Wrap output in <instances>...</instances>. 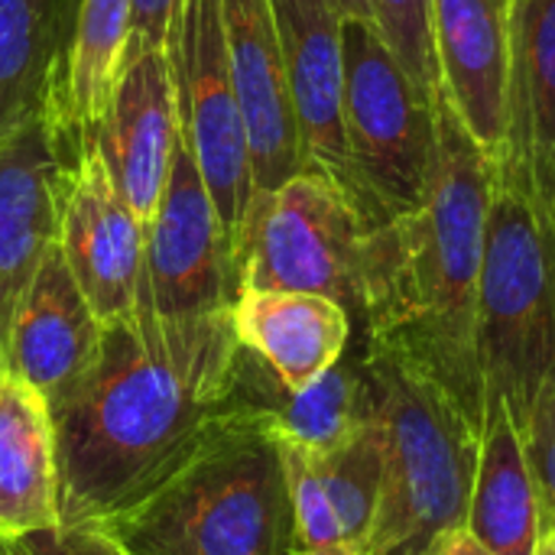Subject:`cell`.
<instances>
[{
    "instance_id": "23",
    "label": "cell",
    "mask_w": 555,
    "mask_h": 555,
    "mask_svg": "<svg viewBox=\"0 0 555 555\" xmlns=\"http://www.w3.org/2000/svg\"><path fill=\"white\" fill-rule=\"evenodd\" d=\"M309 452L315 459V472H319L325 501L332 507V517L338 524L341 543L364 553L374 511H377L380 475H384V446H380L374 410H371V420L361 423L345 442L322 449V452L315 449Z\"/></svg>"
},
{
    "instance_id": "11",
    "label": "cell",
    "mask_w": 555,
    "mask_h": 555,
    "mask_svg": "<svg viewBox=\"0 0 555 555\" xmlns=\"http://www.w3.org/2000/svg\"><path fill=\"white\" fill-rule=\"evenodd\" d=\"M442 98L491 156L511 133L514 0H429Z\"/></svg>"
},
{
    "instance_id": "7",
    "label": "cell",
    "mask_w": 555,
    "mask_h": 555,
    "mask_svg": "<svg viewBox=\"0 0 555 555\" xmlns=\"http://www.w3.org/2000/svg\"><path fill=\"white\" fill-rule=\"evenodd\" d=\"M364 237L351 192L319 169H299L273 192L254 195L234 244L237 286L319 293L358 319Z\"/></svg>"
},
{
    "instance_id": "25",
    "label": "cell",
    "mask_w": 555,
    "mask_h": 555,
    "mask_svg": "<svg viewBox=\"0 0 555 555\" xmlns=\"http://www.w3.org/2000/svg\"><path fill=\"white\" fill-rule=\"evenodd\" d=\"M527 462L533 472L537 498H540V520L543 533L555 530V390L540 400L527 429H524Z\"/></svg>"
},
{
    "instance_id": "26",
    "label": "cell",
    "mask_w": 555,
    "mask_h": 555,
    "mask_svg": "<svg viewBox=\"0 0 555 555\" xmlns=\"http://www.w3.org/2000/svg\"><path fill=\"white\" fill-rule=\"evenodd\" d=\"M20 543L29 555H117L114 546L91 527H55L29 533Z\"/></svg>"
},
{
    "instance_id": "2",
    "label": "cell",
    "mask_w": 555,
    "mask_h": 555,
    "mask_svg": "<svg viewBox=\"0 0 555 555\" xmlns=\"http://www.w3.org/2000/svg\"><path fill=\"white\" fill-rule=\"evenodd\" d=\"M439 146L416 211L364 237L361 309L371 351L436 387L481 436L488 397L478 358V280L485 257L491 153L439 98Z\"/></svg>"
},
{
    "instance_id": "19",
    "label": "cell",
    "mask_w": 555,
    "mask_h": 555,
    "mask_svg": "<svg viewBox=\"0 0 555 555\" xmlns=\"http://www.w3.org/2000/svg\"><path fill=\"white\" fill-rule=\"evenodd\" d=\"M59 520V449L46 397L0 367V540L13 543Z\"/></svg>"
},
{
    "instance_id": "5",
    "label": "cell",
    "mask_w": 555,
    "mask_h": 555,
    "mask_svg": "<svg viewBox=\"0 0 555 555\" xmlns=\"http://www.w3.org/2000/svg\"><path fill=\"white\" fill-rule=\"evenodd\" d=\"M384 446L374 524L361 555H423L465 527L481 436L400 361L361 351Z\"/></svg>"
},
{
    "instance_id": "15",
    "label": "cell",
    "mask_w": 555,
    "mask_h": 555,
    "mask_svg": "<svg viewBox=\"0 0 555 555\" xmlns=\"http://www.w3.org/2000/svg\"><path fill=\"white\" fill-rule=\"evenodd\" d=\"M231 78L247 127L254 195L273 192L302 169L299 130L270 0H221Z\"/></svg>"
},
{
    "instance_id": "1",
    "label": "cell",
    "mask_w": 555,
    "mask_h": 555,
    "mask_svg": "<svg viewBox=\"0 0 555 555\" xmlns=\"http://www.w3.org/2000/svg\"><path fill=\"white\" fill-rule=\"evenodd\" d=\"M241 354L231 315L166 322L143 299L133 315L104 325L94 364L49 410L62 527L120 511L244 410Z\"/></svg>"
},
{
    "instance_id": "27",
    "label": "cell",
    "mask_w": 555,
    "mask_h": 555,
    "mask_svg": "<svg viewBox=\"0 0 555 555\" xmlns=\"http://www.w3.org/2000/svg\"><path fill=\"white\" fill-rule=\"evenodd\" d=\"M176 7H179V0H133V26H130L127 59L140 55V52L166 49Z\"/></svg>"
},
{
    "instance_id": "9",
    "label": "cell",
    "mask_w": 555,
    "mask_h": 555,
    "mask_svg": "<svg viewBox=\"0 0 555 555\" xmlns=\"http://www.w3.org/2000/svg\"><path fill=\"white\" fill-rule=\"evenodd\" d=\"M237 289L231 237L185 137H179L166 195L146 228L143 299L166 322H202L231 315Z\"/></svg>"
},
{
    "instance_id": "31",
    "label": "cell",
    "mask_w": 555,
    "mask_h": 555,
    "mask_svg": "<svg viewBox=\"0 0 555 555\" xmlns=\"http://www.w3.org/2000/svg\"><path fill=\"white\" fill-rule=\"evenodd\" d=\"M533 555H555V530L540 533V540H537V546H533Z\"/></svg>"
},
{
    "instance_id": "8",
    "label": "cell",
    "mask_w": 555,
    "mask_h": 555,
    "mask_svg": "<svg viewBox=\"0 0 555 555\" xmlns=\"http://www.w3.org/2000/svg\"><path fill=\"white\" fill-rule=\"evenodd\" d=\"M166 52L182 137L234 247L254 202V172L247 127L228 62L221 0H179Z\"/></svg>"
},
{
    "instance_id": "32",
    "label": "cell",
    "mask_w": 555,
    "mask_h": 555,
    "mask_svg": "<svg viewBox=\"0 0 555 555\" xmlns=\"http://www.w3.org/2000/svg\"><path fill=\"white\" fill-rule=\"evenodd\" d=\"M3 543V540H0ZM3 555H29L20 543H3Z\"/></svg>"
},
{
    "instance_id": "29",
    "label": "cell",
    "mask_w": 555,
    "mask_h": 555,
    "mask_svg": "<svg viewBox=\"0 0 555 555\" xmlns=\"http://www.w3.org/2000/svg\"><path fill=\"white\" fill-rule=\"evenodd\" d=\"M338 7V13L345 20H371V10H367V0H332Z\"/></svg>"
},
{
    "instance_id": "28",
    "label": "cell",
    "mask_w": 555,
    "mask_h": 555,
    "mask_svg": "<svg viewBox=\"0 0 555 555\" xmlns=\"http://www.w3.org/2000/svg\"><path fill=\"white\" fill-rule=\"evenodd\" d=\"M423 555H491L481 543H475L465 530H452L442 540H436Z\"/></svg>"
},
{
    "instance_id": "30",
    "label": "cell",
    "mask_w": 555,
    "mask_h": 555,
    "mask_svg": "<svg viewBox=\"0 0 555 555\" xmlns=\"http://www.w3.org/2000/svg\"><path fill=\"white\" fill-rule=\"evenodd\" d=\"M289 555H361L354 546H319V550H296Z\"/></svg>"
},
{
    "instance_id": "10",
    "label": "cell",
    "mask_w": 555,
    "mask_h": 555,
    "mask_svg": "<svg viewBox=\"0 0 555 555\" xmlns=\"http://www.w3.org/2000/svg\"><path fill=\"white\" fill-rule=\"evenodd\" d=\"M55 244L94 315H133L146 289V231L120 195L101 143L78 146L59 176Z\"/></svg>"
},
{
    "instance_id": "20",
    "label": "cell",
    "mask_w": 555,
    "mask_h": 555,
    "mask_svg": "<svg viewBox=\"0 0 555 555\" xmlns=\"http://www.w3.org/2000/svg\"><path fill=\"white\" fill-rule=\"evenodd\" d=\"M462 530L491 555H533L543 533L527 446L501 406H488Z\"/></svg>"
},
{
    "instance_id": "17",
    "label": "cell",
    "mask_w": 555,
    "mask_h": 555,
    "mask_svg": "<svg viewBox=\"0 0 555 555\" xmlns=\"http://www.w3.org/2000/svg\"><path fill=\"white\" fill-rule=\"evenodd\" d=\"M130 26L133 0H78L42 111L62 159L101 137L111 94L127 62Z\"/></svg>"
},
{
    "instance_id": "18",
    "label": "cell",
    "mask_w": 555,
    "mask_h": 555,
    "mask_svg": "<svg viewBox=\"0 0 555 555\" xmlns=\"http://www.w3.org/2000/svg\"><path fill=\"white\" fill-rule=\"evenodd\" d=\"M241 348L257 354L286 390L299 393L332 371L351 341V312L319 293L241 289L231 309Z\"/></svg>"
},
{
    "instance_id": "22",
    "label": "cell",
    "mask_w": 555,
    "mask_h": 555,
    "mask_svg": "<svg viewBox=\"0 0 555 555\" xmlns=\"http://www.w3.org/2000/svg\"><path fill=\"white\" fill-rule=\"evenodd\" d=\"M78 0H0V137L46 111Z\"/></svg>"
},
{
    "instance_id": "33",
    "label": "cell",
    "mask_w": 555,
    "mask_h": 555,
    "mask_svg": "<svg viewBox=\"0 0 555 555\" xmlns=\"http://www.w3.org/2000/svg\"><path fill=\"white\" fill-rule=\"evenodd\" d=\"M0 555H3V543H0Z\"/></svg>"
},
{
    "instance_id": "21",
    "label": "cell",
    "mask_w": 555,
    "mask_h": 555,
    "mask_svg": "<svg viewBox=\"0 0 555 555\" xmlns=\"http://www.w3.org/2000/svg\"><path fill=\"white\" fill-rule=\"evenodd\" d=\"M555 208V0H514L511 133Z\"/></svg>"
},
{
    "instance_id": "14",
    "label": "cell",
    "mask_w": 555,
    "mask_h": 555,
    "mask_svg": "<svg viewBox=\"0 0 555 555\" xmlns=\"http://www.w3.org/2000/svg\"><path fill=\"white\" fill-rule=\"evenodd\" d=\"M179 137L182 127L169 52L153 49L130 55L111 94L98 143L143 231L153 224L166 195Z\"/></svg>"
},
{
    "instance_id": "3",
    "label": "cell",
    "mask_w": 555,
    "mask_h": 555,
    "mask_svg": "<svg viewBox=\"0 0 555 555\" xmlns=\"http://www.w3.org/2000/svg\"><path fill=\"white\" fill-rule=\"evenodd\" d=\"M117 555H289L299 550L280 436L237 410L172 472L88 524Z\"/></svg>"
},
{
    "instance_id": "13",
    "label": "cell",
    "mask_w": 555,
    "mask_h": 555,
    "mask_svg": "<svg viewBox=\"0 0 555 555\" xmlns=\"http://www.w3.org/2000/svg\"><path fill=\"white\" fill-rule=\"evenodd\" d=\"M104 338V322L78 289L59 244H52L7 328L0 367L36 387L49 410L85 377Z\"/></svg>"
},
{
    "instance_id": "16",
    "label": "cell",
    "mask_w": 555,
    "mask_h": 555,
    "mask_svg": "<svg viewBox=\"0 0 555 555\" xmlns=\"http://www.w3.org/2000/svg\"><path fill=\"white\" fill-rule=\"evenodd\" d=\"M62 166L42 114L0 137V348L42 254L55 244Z\"/></svg>"
},
{
    "instance_id": "12",
    "label": "cell",
    "mask_w": 555,
    "mask_h": 555,
    "mask_svg": "<svg viewBox=\"0 0 555 555\" xmlns=\"http://www.w3.org/2000/svg\"><path fill=\"white\" fill-rule=\"evenodd\" d=\"M280 33L286 88L299 130L302 169L348 189L345 143V16L332 0H270Z\"/></svg>"
},
{
    "instance_id": "24",
    "label": "cell",
    "mask_w": 555,
    "mask_h": 555,
    "mask_svg": "<svg viewBox=\"0 0 555 555\" xmlns=\"http://www.w3.org/2000/svg\"><path fill=\"white\" fill-rule=\"evenodd\" d=\"M371 20L406 75L433 98H442L439 68L433 52V23L429 0H367Z\"/></svg>"
},
{
    "instance_id": "4",
    "label": "cell",
    "mask_w": 555,
    "mask_h": 555,
    "mask_svg": "<svg viewBox=\"0 0 555 555\" xmlns=\"http://www.w3.org/2000/svg\"><path fill=\"white\" fill-rule=\"evenodd\" d=\"M478 358L488 406H501L524 436L555 390V208L514 143L491 156Z\"/></svg>"
},
{
    "instance_id": "6",
    "label": "cell",
    "mask_w": 555,
    "mask_h": 555,
    "mask_svg": "<svg viewBox=\"0 0 555 555\" xmlns=\"http://www.w3.org/2000/svg\"><path fill=\"white\" fill-rule=\"evenodd\" d=\"M436 104L397 62L374 20H345L348 192L367 224L420 208L439 146Z\"/></svg>"
}]
</instances>
